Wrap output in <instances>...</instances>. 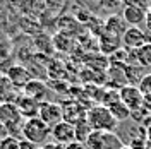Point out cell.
I'll use <instances>...</instances> for the list:
<instances>
[{
	"label": "cell",
	"mask_w": 151,
	"mask_h": 149,
	"mask_svg": "<svg viewBox=\"0 0 151 149\" xmlns=\"http://www.w3.org/2000/svg\"><path fill=\"white\" fill-rule=\"evenodd\" d=\"M86 122L94 132H115L120 123L105 105H98L86 110Z\"/></svg>",
	"instance_id": "6da1fadb"
},
{
	"label": "cell",
	"mask_w": 151,
	"mask_h": 149,
	"mask_svg": "<svg viewBox=\"0 0 151 149\" xmlns=\"http://www.w3.org/2000/svg\"><path fill=\"white\" fill-rule=\"evenodd\" d=\"M21 134H22L24 140H28L38 148V146H45L48 139L52 137V127H48L40 117H33V118L24 120Z\"/></svg>",
	"instance_id": "7a4b0ae2"
},
{
	"label": "cell",
	"mask_w": 151,
	"mask_h": 149,
	"mask_svg": "<svg viewBox=\"0 0 151 149\" xmlns=\"http://www.w3.org/2000/svg\"><path fill=\"white\" fill-rule=\"evenodd\" d=\"M86 149H120L124 142L115 132H91L84 142Z\"/></svg>",
	"instance_id": "3957f363"
},
{
	"label": "cell",
	"mask_w": 151,
	"mask_h": 149,
	"mask_svg": "<svg viewBox=\"0 0 151 149\" xmlns=\"http://www.w3.org/2000/svg\"><path fill=\"white\" fill-rule=\"evenodd\" d=\"M22 115L16 106V103H4L0 105V125L7 132H12V129H19L22 132Z\"/></svg>",
	"instance_id": "277c9868"
},
{
	"label": "cell",
	"mask_w": 151,
	"mask_h": 149,
	"mask_svg": "<svg viewBox=\"0 0 151 149\" xmlns=\"http://www.w3.org/2000/svg\"><path fill=\"white\" fill-rule=\"evenodd\" d=\"M38 117L47 123L48 127H55L57 123L64 122V110H62V105L55 101H43L40 103V112Z\"/></svg>",
	"instance_id": "5b68a950"
},
{
	"label": "cell",
	"mask_w": 151,
	"mask_h": 149,
	"mask_svg": "<svg viewBox=\"0 0 151 149\" xmlns=\"http://www.w3.org/2000/svg\"><path fill=\"white\" fill-rule=\"evenodd\" d=\"M119 96H120V100L124 101V105L131 110V113L136 112V110H139V108H142L146 105L141 89L137 86H132V84H125L124 87H120L119 89Z\"/></svg>",
	"instance_id": "8992f818"
},
{
	"label": "cell",
	"mask_w": 151,
	"mask_h": 149,
	"mask_svg": "<svg viewBox=\"0 0 151 149\" xmlns=\"http://www.w3.org/2000/svg\"><path fill=\"white\" fill-rule=\"evenodd\" d=\"M146 43H151V34H148V31H142L141 28H136V26H129L122 36V45L127 50H137Z\"/></svg>",
	"instance_id": "52a82bcc"
},
{
	"label": "cell",
	"mask_w": 151,
	"mask_h": 149,
	"mask_svg": "<svg viewBox=\"0 0 151 149\" xmlns=\"http://www.w3.org/2000/svg\"><path fill=\"white\" fill-rule=\"evenodd\" d=\"M52 139L58 146H64V148L76 142V125L65 120L57 123L55 127H52Z\"/></svg>",
	"instance_id": "ba28073f"
},
{
	"label": "cell",
	"mask_w": 151,
	"mask_h": 149,
	"mask_svg": "<svg viewBox=\"0 0 151 149\" xmlns=\"http://www.w3.org/2000/svg\"><path fill=\"white\" fill-rule=\"evenodd\" d=\"M5 77L9 79L10 84L17 89L19 93H21V91L26 87V84L33 79L28 69L24 65H19V64H14V65L7 67V69H5Z\"/></svg>",
	"instance_id": "9c48e42d"
},
{
	"label": "cell",
	"mask_w": 151,
	"mask_h": 149,
	"mask_svg": "<svg viewBox=\"0 0 151 149\" xmlns=\"http://www.w3.org/2000/svg\"><path fill=\"white\" fill-rule=\"evenodd\" d=\"M21 93L29 96L31 100H35L38 103L48 101V87H47V84L43 81H40V79H31Z\"/></svg>",
	"instance_id": "30bf717a"
},
{
	"label": "cell",
	"mask_w": 151,
	"mask_h": 149,
	"mask_svg": "<svg viewBox=\"0 0 151 149\" xmlns=\"http://www.w3.org/2000/svg\"><path fill=\"white\" fill-rule=\"evenodd\" d=\"M146 16H148V10L136 5H125L122 10V17L127 22V26L141 28V24H146Z\"/></svg>",
	"instance_id": "8fae6325"
},
{
	"label": "cell",
	"mask_w": 151,
	"mask_h": 149,
	"mask_svg": "<svg viewBox=\"0 0 151 149\" xmlns=\"http://www.w3.org/2000/svg\"><path fill=\"white\" fill-rule=\"evenodd\" d=\"M120 45H122V38L113 36V34L106 33V31L98 36V47H100V52H101L105 57H110V55H113L117 50H120V48H122Z\"/></svg>",
	"instance_id": "7c38bea8"
},
{
	"label": "cell",
	"mask_w": 151,
	"mask_h": 149,
	"mask_svg": "<svg viewBox=\"0 0 151 149\" xmlns=\"http://www.w3.org/2000/svg\"><path fill=\"white\" fill-rule=\"evenodd\" d=\"M14 103H16V106L19 108V112H21V115H22L24 118H33V117H38V112H40V103L35 101V100H31L29 96L19 93Z\"/></svg>",
	"instance_id": "4fadbf2b"
},
{
	"label": "cell",
	"mask_w": 151,
	"mask_h": 149,
	"mask_svg": "<svg viewBox=\"0 0 151 149\" xmlns=\"http://www.w3.org/2000/svg\"><path fill=\"white\" fill-rule=\"evenodd\" d=\"M127 22L124 21L122 14H113V16H108V17H105V31L106 33H110L113 36H119L122 38L124 33L127 31Z\"/></svg>",
	"instance_id": "5bb4252c"
},
{
	"label": "cell",
	"mask_w": 151,
	"mask_h": 149,
	"mask_svg": "<svg viewBox=\"0 0 151 149\" xmlns=\"http://www.w3.org/2000/svg\"><path fill=\"white\" fill-rule=\"evenodd\" d=\"M129 64H137L142 69L151 67V43H146L137 50H129Z\"/></svg>",
	"instance_id": "9a60e30c"
},
{
	"label": "cell",
	"mask_w": 151,
	"mask_h": 149,
	"mask_svg": "<svg viewBox=\"0 0 151 149\" xmlns=\"http://www.w3.org/2000/svg\"><path fill=\"white\" fill-rule=\"evenodd\" d=\"M19 91L10 84V81L5 77V74H0V105L4 103H14L17 98Z\"/></svg>",
	"instance_id": "2e32d148"
},
{
	"label": "cell",
	"mask_w": 151,
	"mask_h": 149,
	"mask_svg": "<svg viewBox=\"0 0 151 149\" xmlns=\"http://www.w3.org/2000/svg\"><path fill=\"white\" fill-rule=\"evenodd\" d=\"M124 7H125V0H101L96 9L101 14H106V17H108L113 14H122Z\"/></svg>",
	"instance_id": "e0dca14e"
},
{
	"label": "cell",
	"mask_w": 151,
	"mask_h": 149,
	"mask_svg": "<svg viewBox=\"0 0 151 149\" xmlns=\"http://www.w3.org/2000/svg\"><path fill=\"white\" fill-rule=\"evenodd\" d=\"M106 108L112 112V115L117 118L119 122H122V120H127L129 117H131V110L124 105V101L120 100V96L117 98V100H113L112 103H108L106 105Z\"/></svg>",
	"instance_id": "ac0fdd59"
},
{
	"label": "cell",
	"mask_w": 151,
	"mask_h": 149,
	"mask_svg": "<svg viewBox=\"0 0 151 149\" xmlns=\"http://www.w3.org/2000/svg\"><path fill=\"white\" fill-rule=\"evenodd\" d=\"M141 89L142 96H144V101H148L151 105V74H146L144 77L141 79V82L137 86Z\"/></svg>",
	"instance_id": "d6986e66"
},
{
	"label": "cell",
	"mask_w": 151,
	"mask_h": 149,
	"mask_svg": "<svg viewBox=\"0 0 151 149\" xmlns=\"http://www.w3.org/2000/svg\"><path fill=\"white\" fill-rule=\"evenodd\" d=\"M0 149H19V142L14 135H5L0 139Z\"/></svg>",
	"instance_id": "ffe728a7"
},
{
	"label": "cell",
	"mask_w": 151,
	"mask_h": 149,
	"mask_svg": "<svg viewBox=\"0 0 151 149\" xmlns=\"http://www.w3.org/2000/svg\"><path fill=\"white\" fill-rule=\"evenodd\" d=\"M125 5H136L144 10H150V0H125Z\"/></svg>",
	"instance_id": "44dd1931"
},
{
	"label": "cell",
	"mask_w": 151,
	"mask_h": 149,
	"mask_svg": "<svg viewBox=\"0 0 151 149\" xmlns=\"http://www.w3.org/2000/svg\"><path fill=\"white\" fill-rule=\"evenodd\" d=\"M64 149H86V146H84V142H72V144H69V146H65Z\"/></svg>",
	"instance_id": "7402d4cb"
},
{
	"label": "cell",
	"mask_w": 151,
	"mask_h": 149,
	"mask_svg": "<svg viewBox=\"0 0 151 149\" xmlns=\"http://www.w3.org/2000/svg\"><path fill=\"white\" fill-rule=\"evenodd\" d=\"M146 28H148V33L151 34V10H148V16H146Z\"/></svg>",
	"instance_id": "603a6c76"
},
{
	"label": "cell",
	"mask_w": 151,
	"mask_h": 149,
	"mask_svg": "<svg viewBox=\"0 0 151 149\" xmlns=\"http://www.w3.org/2000/svg\"><path fill=\"white\" fill-rule=\"evenodd\" d=\"M101 0H86V4H91L93 7H98V4H100Z\"/></svg>",
	"instance_id": "cb8c5ba5"
},
{
	"label": "cell",
	"mask_w": 151,
	"mask_h": 149,
	"mask_svg": "<svg viewBox=\"0 0 151 149\" xmlns=\"http://www.w3.org/2000/svg\"><path fill=\"white\" fill-rule=\"evenodd\" d=\"M120 149H132V148H131V146H125V144H124V146H122Z\"/></svg>",
	"instance_id": "d4e9b609"
},
{
	"label": "cell",
	"mask_w": 151,
	"mask_h": 149,
	"mask_svg": "<svg viewBox=\"0 0 151 149\" xmlns=\"http://www.w3.org/2000/svg\"><path fill=\"white\" fill-rule=\"evenodd\" d=\"M150 10H151V0H150Z\"/></svg>",
	"instance_id": "484cf974"
},
{
	"label": "cell",
	"mask_w": 151,
	"mask_h": 149,
	"mask_svg": "<svg viewBox=\"0 0 151 149\" xmlns=\"http://www.w3.org/2000/svg\"><path fill=\"white\" fill-rule=\"evenodd\" d=\"M150 108H151V105H150Z\"/></svg>",
	"instance_id": "4316f807"
}]
</instances>
